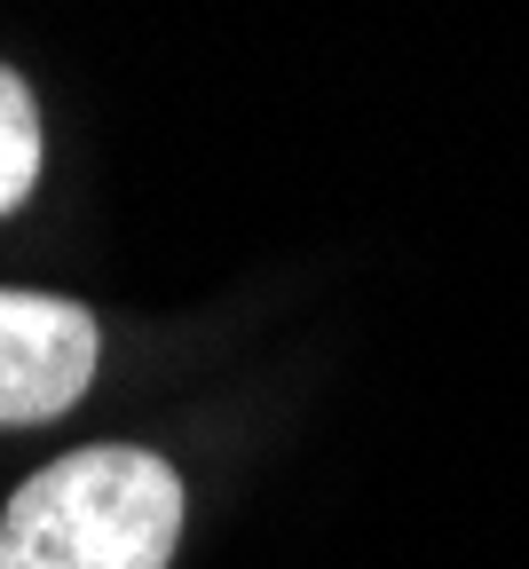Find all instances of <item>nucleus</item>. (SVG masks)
I'll use <instances>...</instances> for the list:
<instances>
[{
  "instance_id": "f257e3e1",
  "label": "nucleus",
  "mask_w": 529,
  "mask_h": 569,
  "mask_svg": "<svg viewBox=\"0 0 529 569\" xmlns=\"http://www.w3.org/2000/svg\"><path fill=\"white\" fill-rule=\"evenodd\" d=\"M182 538V482L150 451H71L40 467L0 515V569H167Z\"/></svg>"
},
{
  "instance_id": "f03ea898",
  "label": "nucleus",
  "mask_w": 529,
  "mask_h": 569,
  "mask_svg": "<svg viewBox=\"0 0 529 569\" xmlns=\"http://www.w3.org/2000/svg\"><path fill=\"white\" fill-rule=\"evenodd\" d=\"M96 380V317L56 293H0V427H40Z\"/></svg>"
},
{
  "instance_id": "7ed1b4c3",
  "label": "nucleus",
  "mask_w": 529,
  "mask_h": 569,
  "mask_svg": "<svg viewBox=\"0 0 529 569\" xmlns=\"http://www.w3.org/2000/svg\"><path fill=\"white\" fill-rule=\"evenodd\" d=\"M32 182H40V111H32V88L0 63V213L24 206Z\"/></svg>"
}]
</instances>
